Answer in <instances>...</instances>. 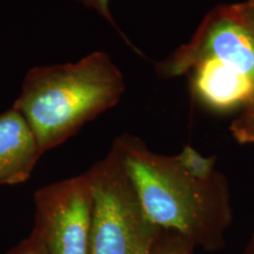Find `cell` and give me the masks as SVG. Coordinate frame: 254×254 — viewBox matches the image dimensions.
Listing matches in <instances>:
<instances>
[{
  "label": "cell",
  "mask_w": 254,
  "mask_h": 254,
  "mask_svg": "<svg viewBox=\"0 0 254 254\" xmlns=\"http://www.w3.org/2000/svg\"><path fill=\"white\" fill-rule=\"evenodd\" d=\"M152 221L207 251L225 245L232 222L227 178L217 159L186 145L174 155L155 153L138 136L123 134L113 141Z\"/></svg>",
  "instance_id": "6da1fadb"
},
{
  "label": "cell",
  "mask_w": 254,
  "mask_h": 254,
  "mask_svg": "<svg viewBox=\"0 0 254 254\" xmlns=\"http://www.w3.org/2000/svg\"><path fill=\"white\" fill-rule=\"evenodd\" d=\"M125 91L123 72L107 53L95 51L75 63L31 68L13 107L46 152L116 106Z\"/></svg>",
  "instance_id": "7a4b0ae2"
},
{
  "label": "cell",
  "mask_w": 254,
  "mask_h": 254,
  "mask_svg": "<svg viewBox=\"0 0 254 254\" xmlns=\"http://www.w3.org/2000/svg\"><path fill=\"white\" fill-rule=\"evenodd\" d=\"M92 199L91 254H152L161 230L146 213L118 148L86 172Z\"/></svg>",
  "instance_id": "3957f363"
},
{
  "label": "cell",
  "mask_w": 254,
  "mask_h": 254,
  "mask_svg": "<svg viewBox=\"0 0 254 254\" xmlns=\"http://www.w3.org/2000/svg\"><path fill=\"white\" fill-rule=\"evenodd\" d=\"M211 62L246 75L254 81V21L240 2L214 6L192 38L166 58L155 63L158 77H186L194 66Z\"/></svg>",
  "instance_id": "277c9868"
},
{
  "label": "cell",
  "mask_w": 254,
  "mask_h": 254,
  "mask_svg": "<svg viewBox=\"0 0 254 254\" xmlns=\"http://www.w3.org/2000/svg\"><path fill=\"white\" fill-rule=\"evenodd\" d=\"M33 230L49 254H91L92 190L86 172L34 193Z\"/></svg>",
  "instance_id": "5b68a950"
},
{
  "label": "cell",
  "mask_w": 254,
  "mask_h": 254,
  "mask_svg": "<svg viewBox=\"0 0 254 254\" xmlns=\"http://www.w3.org/2000/svg\"><path fill=\"white\" fill-rule=\"evenodd\" d=\"M196 103L217 113L243 111L254 103V81L220 64L201 63L187 73Z\"/></svg>",
  "instance_id": "8992f818"
},
{
  "label": "cell",
  "mask_w": 254,
  "mask_h": 254,
  "mask_svg": "<svg viewBox=\"0 0 254 254\" xmlns=\"http://www.w3.org/2000/svg\"><path fill=\"white\" fill-rule=\"evenodd\" d=\"M43 153L31 126L15 107L0 114V186L27 182Z\"/></svg>",
  "instance_id": "52a82bcc"
},
{
  "label": "cell",
  "mask_w": 254,
  "mask_h": 254,
  "mask_svg": "<svg viewBox=\"0 0 254 254\" xmlns=\"http://www.w3.org/2000/svg\"><path fill=\"white\" fill-rule=\"evenodd\" d=\"M230 132L239 144H254V103L238 114L231 123Z\"/></svg>",
  "instance_id": "ba28073f"
},
{
  "label": "cell",
  "mask_w": 254,
  "mask_h": 254,
  "mask_svg": "<svg viewBox=\"0 0 254 254\" xmlns=\"http://www.w3.org/2000/svg\"><path fill=\"white\" fill-rule=\"evenodd\" d=\"M195 247L174 232H161L152 254H194Z\"/></svg>",
  "instance_id": "9c48e42d"
},
{
  "label": "cell",
  "mask_w": 254,
  "mask_h": 254,
  "mask_svg": "<svg viewBox=\"0 0 254 254\" xmlns=\"http://www.w3.org/2000/svg\"><path fill=\"white\" fill-rule=\"evenodd\" d=\"M5 254H49L41 238L34 231Z\"/></svg>",
  "instance_id": "30bf717a"
},
{
  "label": "cell",
  "mask_w": 254,
  "mask_h": 254,
  "mask_svg": "<svg viewBox=\"0 0 254 254\" xmlns=\"http://www.w3.org/2000/svg\"><path fill=\"white\" fill-rule=\"evenodd\" d=\"M77 1L80 2L81 5H84L86 8H90L92 11L97 12L111 26H113L116 30L119 31L116 21H114L112 11H111V0H77Z\"/></svg>",
  "instance_id": "8fae6325"
},
{
  "label": "cell",
  "mask_w": 254,
  "mask_h": 254,
  "mask_svg": "<svg viewBox=\"0 0 254 254\" xmlns=\"http://www.w3.org/2000/svg\"><path fill=\"white\" fill-rule=\"evenodd\" d=\"M240 4L243 6L244 11L246 12V14L254 21V0H245Z\"/></svg>",
  "instance_id": "7c38bea8"
},
{
  "label": "cell",
  "mask_w": 254,
  "mask_h": 254,
  "mask_svg": "<svg viewBox=\"0 0 254 254\" xmlns=\"http://www.w3.org/2000/svg\"><path fill=\"white\" fill-rule=\"evenodd\" d=\"M244 254H254V233L251 237V239L247 243V246L245 251H244Z\"/></svg>",
  "instance_id": "4fadbf2b"
}]
</instances>
